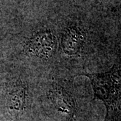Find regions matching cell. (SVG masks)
<instances>
[{"mask_svg": "<svg viewBox=\"0 0 121 121\" xmlns=\"http://www.w3.org/2000/svg\"><path fill=\"white\" fill-rule=\"evenodd\" d=\"M90 78L94 92V98L102 100L110 114L121 101V68L114 65L103 73L84 74Z\"/></svg>", "mask_w": 121, "mask_h": 121, "instance_id": "1", "label": "cell"}, {"mask_svg": "<svg viewBox=\"0 0 121 121\" xmlns=\"http://www.w3.org/2000/svg\"><path fill=\"white\" fill-rule=\"evenodd\" d=\"M30 52L41 57H49L55 48V37L51 31L41 30L36 32L28 42Z\"/></svg>", "mask_w": 121, "mask_h": 121, "instance_id": "2", "label": "cell"}, {"mask_svg": "<svg viewBox=\"0 0 121 121\" xmlns=\"http://www.w3.org/2000/svg\"><path fill=\"white\" fill-rule=\"evenodd\" d=\"M83 43V34L79 27L69 26L65 29L62 37V47L65 53L70 55L78 53Z\"/></svg>", "mask_w": 121, "mask_h": 121, "instance_id": "3", "label": "cell"}, {"mask_svg": "<svg viewBox=\"0 0 121 121\" xmlns=\"http://www.w3.org/2000/svg\"><path fill=\"white\" fill-rule=\"evenodd\" d=\"M51 98L57 109L62 112L71 114L74 109V104L71 97L62 87L54 85L51 91Z\"/></svg>", "mask_w": 121, "mask_h": 121, "instance_id": "4", "label": "cell"}, {"mask_svg": "<svg viewBox=\"0 0 121 121\" xmlns=\"http://www.w3.org/2000/svg\"><path fill=\"white\" fill-rule=\"evenodd\" d=\"M26 97V87L23 83L16 86L12 91L10 98V107L11 109L20 111L22 110L25 106Z\"/></svg>", "mask_w": 121, "mask_h": 121, "instance_id": "5", "label": "cell"}]
</instances>
